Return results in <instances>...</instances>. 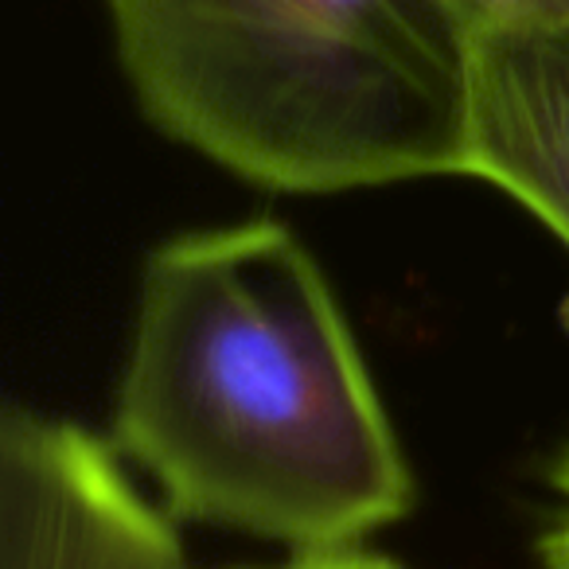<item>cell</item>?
<instances>
[{"instance_id": "6da1fadb", "label": "cell", "mask_w": 569, "mask_h": 569, "mask_svg": "<svg viewBox=\"0 0 569 569\" xmlns=\"http://www.w3.org/2000/svg\"><path fill=\"white\" fill-rule=\"evenodd\" d=\"M113 441L180 519L340 553L413 480L317 258L273 219L180 234L141 277Z\"/></svg>"}, {"instance_id": "7a4b0ae2", "label": "cell", "mask_w": 569, "mask_h": 569, "mask_svg": "<svg viewBox=\"0 0 569 569\" xmlns=\"http://www.w3.org/2000/svg\"><path fill=\"white\" fill-rule=\"evenodd\" d=\"M144 118L266 191L465 172L468 24L449 0H106Z\"/></svg>"}, {"instance_id": "3957f363", "label": "cell", "mask_w": 569, "mask_h": 569, "mask_svg": "<svg viewBox=\"0 0 569 569\" xmlns=\"http://www.w3.org/2000/svg\"><path fill=\"white\" fill-rule=\"evenodd\" d=\"M0 569H188L172 522L74 421L9 406L0 426Z\"/></svg>"}, {"instance_id": "277c9868", "label": "cell", "mask_w": 569, "mask_h": 569, "mask_svg": "<svg viewBox=\"0 0 569 569\" xmlns=\"http://www.w3.org/2000/svg\"><path fill=\"white\" fill-rule=\"evenodd\" d=\"M465 176L503 188L569 246V20L468 28Z\"/></svg>"}, {"instance_id": "5b68a950", "label": "cell", "mask_w": 569, "mask_h": 569, "mask_svg": "<svg viewBox=\"0 0 569 569\" xmlns=\"http://www.w3.org/2000/svg\"><path fill=\"white\" fill-rule=\"evenodd\" d=\"M468 28L491 20H569V0H449Z\"/></svg>"}, {"instance_id": "8992f818", "label": "cell", "mask_w": 569, "mask_h": 569, "mask_svg": "<svg viewBox=\"0 0 569 569\" xmlns=\"http://www.w3.org/2000/svg\"><path fill=\"white\" fill-rule=\"evenodd\" d=\"M553 483H558V491L566 496V511H561L558 519L542 530V538H538V561H542V569H569V452L561 457L558 472H553Z\"/></svg>"}, {"instance_id": "52a82bcc", "label": "cell", "mask_w": 569, "mask_h": 569, "mask_svg": "<svg viewBox=\"0 0 569 569\" xmlns=\"http://www.w3.org/2000/svg\"><path fill=\"white\" fill-rule=\"evenodd\" d=\"M281 569H398V566L387 558H375V553L340 550V553H305V558H293Z\"/></svg>"}]
</instances>
